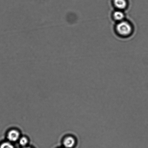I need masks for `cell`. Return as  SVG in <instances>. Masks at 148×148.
<instances>
[{
	"label": "cell",
	"instance_id": "1",
	"mask_svg": "<svg viewBox=\"0 0 148 148\" xmlns=\"http://www.w3.org/2000/svg\"><path fill=\"white\" fill-rule=\"evenodd\" d=\"M116 30L119 34L122 36H127L132 32V27L130 23L127 21L120 22L117 25Z\"/></svg>",
	"mask_w": 148,
	"mask_h": 148
},
{
	"label": "cell",
	"instance_id": "2",
	"mask_svg": "<svg viewBox=\"0 0 148 148\" xmlns=\"http://www.w3.org/2000/svg\"><path fill=\"white\" fill-rule=\"evenodd\" d=\"M20 132L15 129H12L9 130L7 134V138L9 141L14 142L18 140L21 137Z\"/></svg>",
	"mask_w": 148,
	"mask_h": 148
},
{
	"label": "cell",
	"instance_id": "3",
	"mask_svg": "<svg viewBox=\"0 0 148 148\" xmlns=\"http://www.w3.org/2000/svg\"><path fill=\"white\" fill-rule=\"evenodd\" d=\"M76 140L75 137L72 136H68L64 138L63 140V144L66 148H72L75 145Z\"/></svg>",
	"mask_w": 148,
	"mask_h": 148
},
{
	"label": "cell",
	"instance_id": "4",
	"mask_svg": "<svg viewBox=\"0 0 148 148\" xmlns=\"http://www.w3.org/2000/svg\"><path fill=\"white\" fill-rule=\"evenodd\" d=\"M114 5L119 9H124L127 6L126 0H114Z\"/></svg>",
	"mask_w": 148,
	"mask_h": 148
},
{
	"label": "cell",
	"instance_id": "5",
	"mask_svg": "<svg viewBox=\"0 0 148 148\" xmlns=\"http://www.w3.org/2000/svg\"><path fill=\"white\" fill-rule=\"evenodd\" d=\"M114 19L117 21H122L124 18V14L122 12L116 11L114 13Z\"/></svg>",
	"mask_w": 148,
	"mask_h": 148
},
{
	"label": "cell",
	"instance_id": "6",
	"mask_svg": "<svg viewBox=\"0 0 148 148\" xmlns=\"http://www.w3.org/2000/svg\"><path fill=\"white\" fill-rule=\"evenodd\" d=\"M18 141L20 145L25 147L28 144L29 140L28 138L26 136H21L19 139Z\"/></svg>",
	"mask_w": 148,
	"mask_h": 148
},
{
	"label": "cell",
	"instance_id": "7",
	"mask_svg": "<svg viewBox=\"0 0 148 148\" xmlns=\"http://www.w3.org/2000/svg\"><path fill=\"white\" fill-rule=\"evenodd\" d=\"M0 148H15L11 142L10 141L4 142L0 145Z\"/></svg>",
	"mask_w": 148,
	"mask_h": 148
},
{
	"label": "cell",
	"instance_id": "8",
	"mask_svg": "<svg viewBox=\"0 0 148 148\" xmlns=\"http://www.w3.org/2000/svg\"><path fill=\"white\" fill-rule=\"evenodd\" d=\"M23 148H32L31 147H23Z\"/></svg>",
	"mask_w": 148,
	"mask_h": 148
}]
</instances>
